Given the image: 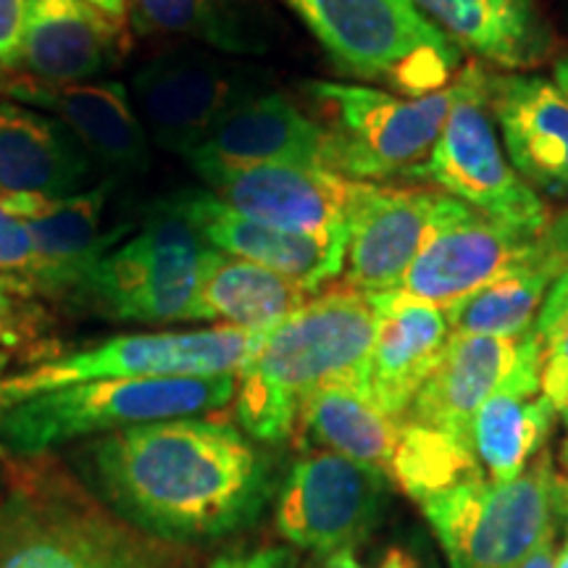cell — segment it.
Returning a JSON list of instances; mask_svg holds the SVG:
<instances>
[{"label":"cell","instance_id":"cell-36","mask_svg":"<svg viewBox=\"0 0 568 568\" xmlns=\"http://www.w3.org/2000/svg\"><path fill=\"white\" fill-rule=\"evenodd\" d=\"M109 568H193V560L187 558L180 545L159 542V539H148L138 552L130 558L119 560Z\"/></svg>","mask_w":568,"mask_h":568},{"label":"cell","instance_id":"cell-9","mask_svg":"<svg viewBox=\"0 0 568 568\" xmlns=\"http://www.w3.org/2000/svg\"><path fill=\"white\" fill-rule=\"evenodd\" d=\"M258 339L261 335L226 324L211 326V329L119 335L6 376L0 382V408H9L32 395L98 379L237 376Z\"/></svg>","mask_w":568,"mask_h":568},{"label":"cell","instance_id":"cell-21","mask_svg":"<svg viewBox=\"0 0 568 568\" xmlns=\"http://www.w3.org/2000/svg\"><path fill=\"white\" fill-rule=\"evenodd\" d=\"M376 329L368 364V395L385 414L403 418L435 372L453 329L439 305L387 290L372 295Z\"/></svg>","mask_w":568,"mask_h":568},{"label":"cell","instance_id":"cell-25","mask_svg":"<svg viewBox=\"0 0 568 568\" xmlns=\"http://www.w3.org/2000/svg\"><path fill=\"white\" fill-rule=\"evenodd\" d=\"M464 53L508 71L542 67L558 34L539 0H414Z\"/></svg>","mask_w":568,"mask_h":568},{"label":"cell","instance_id":"cell-8","mask_svg":"<svg viewBox=\"0 0 568 568\" xmlns=\"http://www.w3.org/2000/svg\"><path fill=\"white\" fill-rule=\"evenodd\" d=\"M211 251L193 224L153 203L140 232L98 261L80 305L113 322H195L197 287Z\"/></svg>","mask_w":568,"mask_h":568},{"label":"cell","instance_id":"cell-17","mask_svg":"<svg viewBox=\"0 0 568 568\" xmlns=\"http://www.w3.org/2000/svg\"><path fill=\"white\" fill-rule=\"evenodd\" d=\"M98 161L84 142L51 113L0 98V209L45 197L67 201L84 193Z\"/></svg>","mask_w":568,"mask_h":568},{"label":"cell","instance_id":"cell-42","mask_svg":"<svg viewBox=\"0 0 568 568\" xmlns=\"http://www.w3.org/2000/svg\"><path fill=\"white\" fill-rule=\"evenodd\" d=\"M556 568H568V535H566V542L560 552H556Z\"/></svg>","mask_w":568,"mask_h":568},{"label":"cell","instance_id":"cell-27","mask_svg":"<svg viewBox=\"0 0 568 568\" xmlns=\"http://www.w3.org/2000/svg\"><path fill=\"white\" fill-rule=\"evenodd\" d=\"M314 295L290 276L213 247L197 287L195 322H224L266 335Z\"/></svg>","mask_w":568,"mask_h":568},{"label":"cell","instance_id":"cell-40","mask_svg":"<svg viewBox=\"0 0 568 568\" xmlns=\"http://www.w3.org/2000/svg\"><path fill=\"white\" fill-rule=\"evenodd\" d=\"M84 3H90L92 9L105 13V17L116 21V24L126 27V19H130V11H126V0H84Z\"/></svg>","mask_w":568,"mask_h":568},{"label":"cell","instance_id":"cell-33","mask_svg":"<svg viewBox=\"0 0 568 568\" xmlns=\"http://www.w3.org/2000/svg\"><path fill=\"white\" fill-rule=\"evenodd\" d=\"M34 297L30 284L0 274V351L30 343L45 332L48 316Z\"/></svg>","mask_w":568,"mask_h":568},{"label":"cell","instance_id":"cell-15","mask_svg":"<svg viewBox=\"0 0 568 568\" xmlns=\"http://www.w3.org/2000/svg\"><path fill=\"white\" fill-rule=\"evenodd\" d=\"M0 98L51 113L67 124L109 176L122 180L151 169V138L122 82L45 84L21 74H0Z\"/></svg>","mask_w":568,"mask_h":568},{"label":"cell","instance_id":"cell-1","mask_svg":"<svg viewBox=\"0 0 568 568\" xmlns=\"http://www.w3.org/2000/svg\"><path fill=\"white\" fill-rule=\"evenodd\" d=\"M90 489L140 535L169 545L251 527L272 477L264 453L224 418L130 426L88 447Z\"/></svg>","mask_w":568,"mask_h":568},{"label":"cell","instance_id":"cell-12","mask_svg":"<svg viewBox=\"0 0 568 568\" xmlns=\"http://www.w3.org/2000/svg\"><path fill=\"white\" fill-rule=\"evenodd\" d=\"M471 211L435 187L355 182L347 203L343 284L366 295L397 290L422 247Z\"/></svg>","mask_w":568,"mask_h":568},{"label":"cell","instance_id":"cell-20","mask_svg":"<svg viewBox=\"0 0 568 568\" xmlns=\"http://www.w3.org/2000/svg\"><path fill=\"white\" fill-rule=\"evenodd\" d=\"M489 111L508 161L531 190L568 197V101L535 74H493Z\"/></svg>","mask_w":568,"mask_h":568},{"label":"cell","instance_id":"cell-44","mask_svg":"<svg viewBox=\"0 0 568 568\" xmlns=\"http://www.w3.org/2000/svg\"><path fill=\"white\" fill-rule=\"evenodd\" d=\"M564 418H566V429H568V408L564 410ZM564 466L568 468V437H566V443H564Z\"/></svg>","mask_w":568,"mask_h":568},{"label":"cell","instance_id":"cell-45","mask_svg":"<svg viewBox=\"0 0 568 568\" xmlns=\"http://www.w3.org/2000/svg\"><path fill=\"white\" fill-rule=\"evenodd\" d=\"M564 508H566V514H568V479H564Z\"/></svg>","mask_w":568,"mask_h":568},{"label":"cell","instance_id":"cell-28","mask_svg":"<svg viewBox=\"0 0 568 568\" xmlns=\"http://www.w3.org/2000/svg\"><path fill=\"white\" fill-rule=\"evenodd\" d=\"M400 426L403 418L385 414L366 389L324 387L303 406L295 439L308 450H332L387 477Z\"/></svg>","mask_w":568,"mask_h":568},{"label":"cell","instance_id":"cell-7","mask_svg":"<svg viewBox=\"0 0 568 568\" xmlns=\"http://www.w3.org/2000/svg\"><path fill=\"white\" fill-rule=\"evenodd\" d=\"M422 510L450 568H521L566 514L564 477L542 450L516 479L466 481L424 500Z\"/></svg>","mask_w":568,"mask_h":568},{"label":"cell","instance_id":"cell-3","mask_svg":"<svg viewBox=\"0 0 568 568\" xmlns=\"http://www.w3.org/2000/svg\"><path fill=\"white\" fill-rule=\"evenodd\" d=\"M148 539L51 453L6 460L0 568H109Z\"/></svg>","mask_w":568,"mask_h":568},{"label":"cell","instance_id":"cell-11","mask_svg":"<svg viewBox=\"0 0 568 568\" xmlns=\"http://www.w3.org/2000/svg\"><path fill=\"white\" fill-rule=\"evenodd\" d=\"M264 92V80L209 51L174 48L134 71L132 103L148 138L187 159L240 105Z\"/></svg>","mask_w":568,"mask_h":568},{"label":"cell","instance_id":"cell-39","mask_svg":"<svg viewBox=\"0 0 568 568\" xmlns=\"http://www.w3.org/2000/svg\"><path fill=\"white\" fill-rule=\"evenodd\" d=\"M521 568H556V531L537 545Z\"/></svg>","mask_w":568,"mask_h":568},{"label":"cell","instance_id":"cell-19","mask_svg":"<svg viewBox=\"0 0 568 568\" xmlns=\"http://www.w3.org/2000/svg\"><path fill=\"white\" fill-rule=\"evenodd\" d=\"M155 203L193 224L205 243L216 251L290 276L305 284L311 293H318L343 276L345 253L326 247L314 237L253 222L209 190H180Z\"/></svg>","mask_w":568,"mask_h":568},{"label":"cell","instance_id":"cell-37","mask_svg":"<svg viewBox=\"0 0 568 568\" xmlns=\"http://www.w3.org/2000/svg\"><path fill=\"white\" fill-rule=\"evenodd\" d=\"M209 568H297L293 548H258L247 552H224L213 558Z\"/></svg>","mask_w":568,"mask_h":568},{"label":"cell","instance_id":"cell-2","mask_svg":"<svg viewBox=\"0 0 568 568\" xmlns=\"http://www.w3.org/2000/svg\"><path fill=\"white\" fill-rule=\"evenodd\" d=\"M376 314L372 295L347 284L318 290L266 335L237 372L234 416L255 443L295 437L311 395L324 387L368 393Z\"/></svg>","mask_w":568,"mask_h":568},{"label":"cell","instance_id":"cell-31","mask_svg":"<svg viewBox=\"0 0 568 568\" xmlns=\"http://www.w3.org/2000/svg\"><path fill=\"white\" fill-rule=\"evenodd\" d=\"M550 284L539 276L510 268L487 287L445 308L447 324L460 335L524 337L535 326Z\"/></svg>","mask_w":568,"mask_h":568},{"label":"cell","instance_id":"cell-14","mask_svg":"<svg viewBox=\"0 0 568 568\" xmlns=\"http://www.w3.org/2000/svg\"><path fill=\"white\" fill-rule=\"evenodd\" d=\"M209 193L243 216L345 253L353 180L322 166H197Z\"/></svg>","mask_w":568,"mask_h":568},{"label":"cell","instance_id":"cell-26","mask_svg":"<svg viewBox=\"0 0 568 568\" xmlns=\"http://www.w3.org/2000/svg\"><path fill=\"white\" fill-rule=\"evenodd\" d=\"M116 182V176L101 180L95 187L59 201L45 216L27 222L38 253L34 295L80 305L92 268L119 237V232H101L105 203Z\"/></svg>","mask_w":568,"mask_h":568},{"label":"cell","instance_id":"cell-34","mask_svg":"<svg viewBox=\"0 0 568 568\" xmlns=\"http://www.w3.org/2000/svg\"><path fill=\"white\" fill-rule=\"evenodd\" d=\"M0 274L27 282L34 290L38 280V253L27 222L0 209Z\"/></svg>","mask_w":568,"mask_h":568},{"label":"cell","instance_id":"cell-18","mask_svg":"<svg viewBox=\"0 0 568 568\" xmlns=\"http://www.w3.org/2000/svg\"><path fill=\"white\" fill-rule=\"evenodd\" d=\"M126 53V27L84 0H27L17 74L45 84L101 80Z\"/></svg>","mask_w":568,"mask_h":568},{"label":"cell","instance_id":"cell-5","mask_svg":"<svg viewBox=\"0 0 568 568\" xmlns=\"http://www.w3.org/2000/svg\"><path fill=\"white\" fill-rule=\"evenodd\" d=\"M347 74L424 98L450 88L464 69L460 48L414 0H282Z\"/></svg>","mask_w":568,"mask_h":568},{"label":"cell","instance_id":"cell-22","mask_svg":"<svg viewBox=\"0 0 568 568\" xmlns=\"http://www.w3.org/2000/svg\"><path fill=\"white\" fill-rule=\"evenodd\" d=\"M556 414L539 385V343L529 329L516 368L471 422V450L489 485L516 479L542 453Z\"/></svg>","mask_w":568,"mask_h":568},{"label":"cell","instance_id":"cell-6","mask_svg":"<svg viewBox=\"0 0 568 568\" xmlns=\"http://www.w3.org/2000/svg\"><path fill=\"white\" fill-rule=\"evenodd\" d=\"M305 95L326 132V169L353 182L410 180L443 132L456 98L450 88L424 98L345 82H308Z\"/></svg>","mask_w":568,"mask_h":568},{"label":"cell","instance_id":"cell-38","mask_svg":"<svg viewBox=\"0 0 568 568\" xmlns=\"http://www.w3.org/2000/svg\"><path fill=\"white\" fill-rule=\"evenodd\" d=\"M322 568H368L355 558V548H343L332 556H326ZM374 568H418V560L410 556L406 548H389L385 552V558L379 560Z\"/></svg>","mask_w":568,"mask_h":568},{"label":"cell","instance_id":"cell-32","mask_svg":"<svg viewBox=\"0 0 568 568\" xmlns=\"http://www.w3.org/2000/svg\"><path fill=\"white\" fill-rule=\"evenodd\" d=\"M539 385L558 410L568 408V268L552 282L535 326Z\"/></svg>","mask_w":568,"mask_h":568},{"label":"cell","instance_id":"cell-10","mask_svg":"<svg viewBox=\"0 0 568 568\" xmlns=\"http://www.w3.org/2000/svg\"><path fill=\"white\" fill-rule=\"evenodd\" d=\"M408 182L435 184L468 209L518 224H548L542 197L529 187L503 153L489 111V71L466 63L456 77V98L429 159Z\"/></svg>","mask_w":568,"mask_h":568},{"label":"cell","instance_id":"cell-13","mask_svg":"<svg viewBox=\"0 0 568 568\" xmlns=\"http://www.w3.org/2000/svg\"><path fill=\"white\" fill-rule=\"evenodd\" d=\"M389 479L332 450H305L276 495V531L293 548L332 556L372 535L387 506Z\"/></svg>","mask_w":568,"mask_h":568},{"label":"cell","instance_id":"cell-29","mask_svg":"<svg viewBox=\"0 0 568 568\" xmlns=\"http://www.w3.org/2000/svg\"><path fill=\"white\" fill-rule=\"evenodd\" d=\"M126 11L140 34L195 40L222 53L266 48L243 0H126Z\"/></svg>","mask_w":568,"mask_h":568},{"label":"cell","instance_id":"cell-46","mask_svg":"<svg viewBox=\"0 0 568 568\" xmlns=\"http://www.w3.org/2000/svg\"><path fill=\"white\" fill-rule=\"evenodd\" d=\"M0 410H3V408H0Z\"/></svg>","mask_w":568,"mask_h":568},{"label":"cell","instance_id":"cell-43","mask_svg":"<svg viewBox=\"0 0 568 568\" xmlns=\"http://www.w3.org/2000/svg\"><path fill=\"white\" fill-rule=\"evenodd\" d=\"M6 364H9V353L0 351V382L6 379V376H3V372H6Z\"/></svg>","mask_w":568,"mask_h":568},{"label":"cell","instance_id":"cell-41","mask_svg":"<svg viewBox=\"0 0 568 568\" xmlns=\"http://www.w3.org/2000/svg\"><path fill=\"white\" fill-rule=\"evenodd\" d=\"M550 82L556 84L560 95H564L568 101V51L560 53L556 63H552V80Z\"/></svg>","mask_w":568,"mask_h":568},{"label":"cell","instance_id":"cell-35","mask_svg":"<svg viewBox=\"0 0 568 568\" xmlns=\"http://www.w3.org/2000/svg\"><path fill=\"white\" fill-rule=\"evenodd\" d=\"M27 0H0V74H17L21 67Z\"/></svg>","mask_w":568,"mask_h":568},{"label":"cell","instance_id":"cell-4","mask_svg":"<svg viewBox=\"0 0 568 568\" xmlns=\"http://www.w3.org/2000/svg\"><path fill=\"white\" fill-rule=\"evenodd\" d=\"M234 393V374L98 379L51 389L0 410V450L9 458L45 456L74 439L213 414L230 406Z\"/></svg>","mask_w":568,"mask_h":568},{"label":"cell","instance_id":"cell-16","mask_svg":"<svg viewBox=\"0 0 568 568\" xmlns=\"http://www.w3.org/2000/svg\"><path fill=\"white\" fill-rule=\"evenodd\" d=\"M545 224H518L471 211L447 224L422 247L408 266L400 287L408 295L450 308L497 276L510 272Z\"/></svg>","mask_w":568,"mask_h":568},{"label":"cell","instance_id":"cell-24","mask_svg":"<svg viewBox=\"0 0 568 568\" xmlns=\"http://www.w3.org/2000/svg\"><path fill=\"white\" fill-rule=\"evenodd\" d=\"M521 337H487L453 332L435 372L418 389L406 422L429 426L471 447L477 410L516 368Z\"/></svg>","mask_w":568,"mask_h":568},{"label":"cell","instance_id":"cell-30","mask_svg":"<svg viewBox=\"0 0 568 568\" xmlns=\"http://www.w3.org/2000/svg\"><path fill=\"white\" fill-rule=\"evenodd\" d=\"M387 479L422 506L424 500L447 489L485 479V474L466 443L403 418Z\"/></svg>","mask_w":568,"mask_h":568},{"label":"cell","instance_id":"cell-23","mask_svg":"<svg viewBox=\"0 0 568 568\" xmlns=\"http://www.w3.org/2000/svg\"><path fill=\"white\" fill-rule=\"evenodd\" d=\"M197 166H322L326 169V132L314 116L282 92H261L234 109L201 148L187 155Z\"/></svg>","mask_w":568,"mask_h":568}]
</instances>
